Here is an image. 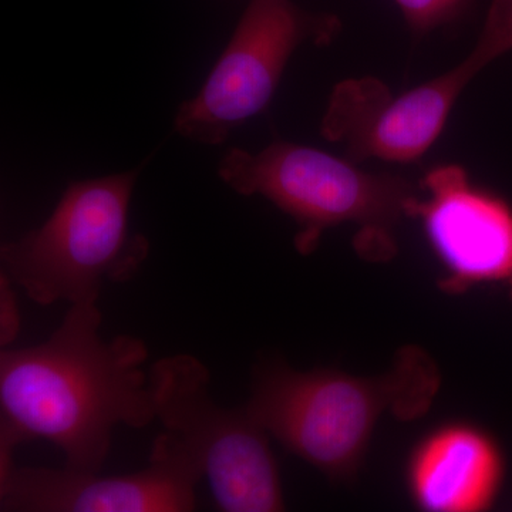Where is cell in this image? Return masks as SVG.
Instances as JSON below:
<instances>
[{"instance_id":"8fae6325","label":"cell","mask_w":512,"mask_h":512,"mask_svg":"<svg viewBox=\"0 0 512 512\" xmlns=\"http://www.w3.org/2000/svg\"><path fill=\"white\" fill-rule=\"evenodd\" d=\"M410 28L430 32L463 12L470 0H396Z\"/></svg>"},{"instance_id":"3957f363","label":"cell","mask_w":512,"mask_h":512,"mask_svg":"<svg viewBox=\"0 0 512 512\" xmlns=\"http://www.w3.org/2000/svg\"><path fill=\"white\" fill-rule=\"evenodd\" d=\"M218 174L238 194L262 195L298 225L295 247L309 255L326 229L360 228L356 247L372 261L394 254L393 229L421 195L404 178L373 174L318 148L276 141L259 153L232 148Z\"/></svg>"},{"instance_id":"ba28073f","label":"cell","mask_w":512,"mask_h":512,"mask_svg":"<svg viewBox=\"0 0 512 512\" xmlns=\"http://www.w3.org/2000/svg\"><path fill=\"white\" fill-rule=\"evenodd\" d=\"M204 476L183 441L165 431L154 441L150 464L137 473L101 476L13 466L0 476L3 512H187L197 508Z\"/></svg>"},{"instance_id":"52a82bcc","label":"cell","mask_w":512,"mask_h":512,"mask_svg":"<svg viewBox=\"0 0 512 512\" xmlns=\"http://www.w3.org/2000/svg\"><path fill=\"white\" fill-rule=\"evenodd\" d=\"M508 50L504 37L485 23L476 47L464 62L410 92L393 97L386 84L375 77L345 80L330 96L322 134L343 144L356 160H417L439 138L467 84Z\"/></svg>"},{"instance_id":"30bf717a","label":"cell","mask_w":512,"mask_h":512,"mask_svg":"<svg viewBox=\"0 0 512 512\" xmlns=\"http://www.w3.org/2000/svg\"><path fill=\"white\" fill-rule=\"evenodd\" d=\"M504 458L484 430L451 423L431 431L407 464V487L414 504L430 512L488 510L500 493Z\"/></svg>"},{"instance_id":"5b68a950","label":"cell","mask_w":512,"mask_h":512,"mask_svg":"<svg viewBox=\"0 0 512 512\" xmlns=\"http://www.w3.org/2000/svg\"><path fill=\"white\" fill-rule=\"evenodd\" d=\"M156 419L183 441L210 481L221 511H284L269 433L245 407L214 402L210 370L191 355L164 357L150 372Z\"/></svg>"},{"instance_id":"4fadbf2b","label":"cell","mask_w":512,"mask_h":512,"mask_svg":"<svg viewBox=\"0 0 512 512\" xmlns=\"http://www.w3.org/2000/svg\"><path fill=\"white\" fill-rule=\"evenodd\" d=\"M488 16L494 19L512 39V0H494Z\"/></svg>"},{"instance_id":"6da1fadb","label":"cell","mask_w":512,"mask_h":512,"mask_svg":"<svg viewBox=\"0 0 512 512\" xmlns=\"http://www.w3.org/2000/svg\"><path fill=\"white\" fill-rule=\"evenodd\" d=\"M97 303L70 305L42 345L0 353V474L20 443L47 440L66 468L100 473L120 424L143 429L156 420L146 343L104 340Z\"/></svg>"},{"instance_id":"8992f818","label":"cell","mask_w":512,"mask_h":512,"mask_svg":"<svg viewBox=\"0 0 512 512\" xmlns=\"http://www.w3.org/2000/svg\"><path fill=\"white\" fill-rule=\"evenodd\" d=\"M336 32L338 20L306 12L292 0H249L204 86L175 114V130L195 143H224L268 106L299 46L325 45Z\"/></svg>"},{"instance_id":"7a4b0ae2","label":"cell","mask_w":512,"mask_h":512,"mask_svg":"<svg viewBox=\"0 0 512 512\" xmlns=\"http://www.w3.org/2000/svg\"><path fill=\"white\" fill-rule=\"evenodd\" d=\"M439 387V369L419 348L400 350L393 366L373 377L298 372L271 360L255 370L245 409L286 450L330 480L346 481L359 470L383 414L417 419Z\"/></svg>"},{"instance_id":"9c48e42d","label":"cell","mask_w":512,"mask_h":512,"mask_svg":"<svg viewBox=\"0 0 512 512\" xmlns=\"http://www.w3.org/2000/svg\"><path fill=\"white\" fill-rule=\"evenodd\" d=\"M410 218H420L443 265L441 288L461 293L474 285L498 284L512 298V205L474 187L460 165L427 173Z\"/></svg>"},{"instance_id":"277c9868","label":"cell","mask_w":512,"mask_h":512,"mask_svg":"<svg viewBox=\"0 0 512 512\" xmlns=\"http://www.w3.org/2000/svg\"><path fill=\"white\" fill-rule=\"evenodd\" d=\"M137 175L70 184L42 227L2 245V274L39 305L97 303L106 282L130 281L150 252L128 220Z\"/></svg>"},{"instance_id":"7c38bea8","label":"cell","mask_w":512,"mask_h":512,"mask_svg":"<svg viewBox=\"0 0 512 512\" xmlns=\"http://www.w3.org/2000/svg\"><path fill=\"white\" fill-rule=\"evenodd\" d=\"M2 288H0V340H2V348L8 346L10 342L15 340L19 332V309L16 303L15 293L12 289V281L2 274Z\"/></svg>"}]
</instances>
